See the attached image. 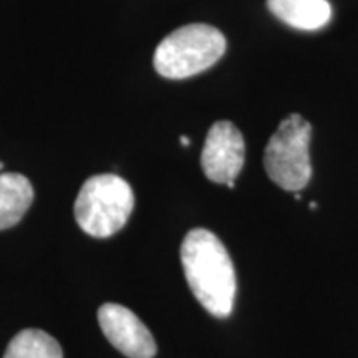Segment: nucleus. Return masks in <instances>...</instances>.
<instances>
[{
    "label": "nucleus",
    "instance_id": "1",
    "mask_svg": "<svg viewBox=\"0 0 358 358\" xmlns=\"http://www.w3.org/2000/svg\"><path fill=\"white\" fill-rule=\"evenodd\" d=\"M181 262L192 295L211 315L232 313L237 292L232 259L221 239L208 229H192L181 244Z\"/></svg>",
    "mask_w": 358,
    "mask_h": 358
},
{
    "label": "nucleus",
    "instance_id": "2",
    "mask_svg": "<svg viewBox=\"0 0 358 358\" xmlns=\"http://www.w3.org/2000/svg\"><path fill=\"white\" fill-rule=\"evenodd\" d=\"M226 47V37L216 27L189 24L174 30L156 47L153 64L161 77L189 78L217 64Z\"/></svg>",
    "mask_w": 358,
    "mask_h": 358
},
{
    "label": "nucleus",
    "instance_id": "3",
    "mask_svg": "<svg viewBox=\"0 0 358 358\" xmlns=\"http://www.w3.org/2000/svg\"><path fill=\"white\" fill-rule=\"evenodd\" d=\"M134 208L131 186L116 174H96L83 182L75 219L88 236L105 239L122 231Z\"/></svg>",
    "mask_w": 358,
    "mask_h": 358
},
{
    "label": "nucleus",
    "instance_id": "4",
    "mask_svg": "<svg viewBox=\"0 0 358 358\" xmlns=\"http://www.w3.org/2000/svg\"><path fill=\"white\" fill-rule=\"evenodd\" d=\"M312 124L301 115H289L268 140L264 168L268 178L285 191H301L312 178Z\"/></svg>",
    "mask_w": 358,
    "mask_h": 358
},
{
    "label": "nucleus",
    "instance_id": "5",
    "mask_svg": "<svg viewBox=\"0 0 358 358\" xmlns=\"http://www.w3.org/2000/svg\"><path fill=\"white\" fill-rule=\"evenodd\" d=\"M245 145L243 133L231 122L214 123L206 136L201 166L208 179L217 185H227L239 176L244 166Z\"/></svg>",
    "mask_w": 358,
    "mask_h": 358
},
{
    "label": "nucleus",
    "instance_id": "6",
    "mask_svg": "<svg viewBox=\"0 0 358 358\" xmlns=\"http://www.w3.org/2000/svg\"><path fill=\"white\" fill-rule=\"evenodd\" d=\"M101 332L116 350L128 358H153L158 352L148 327L134 312L120 303H103L98 308Z\"/></svg>",
    "mask_w": 358,
    "mask_h": 358
},
{
    "label": "nucleus",
    "instance_id": "7",
    "mask_svg": "<svg viewBox=\"0 0 358 358\" xmlns=\"http://www.w3.org/2000/svg\"><path fill=\"white\" fill-rule=\"evenodd\" d=\"M277 19L299 30H319L332 19L329 0H267Z\"/></svg>",
    "mask_w": 358,
    "mask_h": 358
},
{
    "label": "nucleus",
    "instance_id": "8",
    "mask_svg": "<svg viewBox=\"0 0 358 358\" xmlns=\"http://www.w3.org/2000/svg\"><path fill=\"white\" fill-rule=\"evenodd\" d=\"M34 203V186L19 173L0 174V231L22 221Z\"/></svg>",
    "mask_w": 358,
    "mask_h": 358
},
{
    "label": "nucleus",
    "instance_id": "9",
    "mask_svg": "<svg viewBox=\"0 0 358 358\" xmlns=\"http://www.w3.org/2000/svg\"><path fill=\"white\" fill-rule=\"evenodd\" d=\"M3 358H64L60 343L40 329H25L8 343Z\"/></svg>",
    "mask_w": 358,
    "mask_h": 358
},
{
    "label": "nucleus",
    "instance_id": "10",
    "mask_svg": "<svg viewBox=\"0 0 358 358\" xmlns=\"http://www.w3.org/2000/svg\"><path fill=\"white\" fill-rule=\"evenodd\" d=\"M189 138H187V136H181V145L182 146H189Z\"/></svg>",
    "mask_w": 358,
    "mask_h": 358
},
{
    "label": "nucleus",
    "instance_id": "11",
    "mask_svg": "<svg viewBox=\"0 0 358 358\" xmlns=\"http://www.w3.org/2000/svg\"><path fill=\"white\" fill-rule=\"evenodd\" d=\"M0 169H3V163H0Z\"/></svg>",
    "mask_w": 358,
    "mask_h": 358
}]
</instances>
